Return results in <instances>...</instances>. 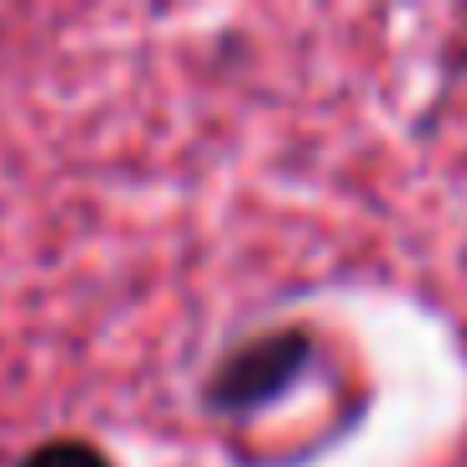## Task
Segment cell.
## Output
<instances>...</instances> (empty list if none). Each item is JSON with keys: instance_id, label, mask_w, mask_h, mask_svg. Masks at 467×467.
Wrapping results in <instances>:
<instances>
[{"instance_id": "6da1fadb", "label": "cell", "mask_w": 467, "mask_h": 467, "mask_svg": "<svg viewBox=\"0 0 467 467\" xmlns=\"http://www.w3.org/2000/svg\"><path fill=\"white\" fill-rule=\"evenodd\" d=\"M312 362V337L302 327H282V332H262L242 342L206 382V407L212 412H252L266 407L296 382Z\"/></svg>"}, {"instance_id": "7a4b0ae2", "label": "cell", "mask_w": 467, "mask_h": 467, "mask_svg": "<svg viewBox=\"0 0 467 467\" xmlns=\"http://www.w3.org/2000/svg\"><path fill=\"white\" fill-rule=\"evenodd\" d=\"M16 467H116V462L86 437H51V442H36Z\"/></svg>"}]
</instances>
